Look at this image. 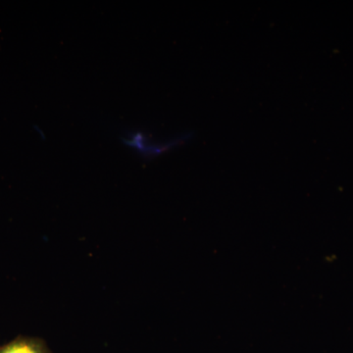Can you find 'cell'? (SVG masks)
<instances>
[{"mask_svg":"<svg viewBox=\"0 0 353 353\" xmlns=\"http://www.w3.org/2000/svg\"><path fill=\"white\" fill-rule=\"evenodd\" d=\"M0 353H52L46 341L39 336H18L0 347Z\"/></svg>","mask_w":353,"mask_h":353,"instance_id":"1","label":"cell"}]
</instances>
